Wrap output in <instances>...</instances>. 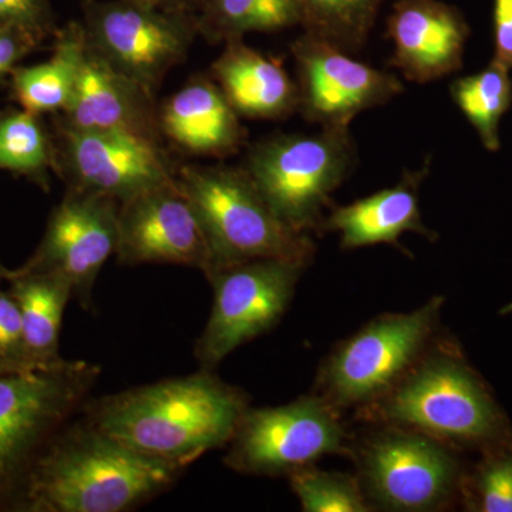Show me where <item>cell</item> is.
Listing matches in <instances>:
<instances>
[{
    "label": "cell",
    "mask_w": 512,
    "mask_h": 512,
    "mask_svg": "<svg viewBox=\"0 0 512 512\" xmlns=\"http://www.w3.org/2000/svg\"><path fill=\"white\" fill-rule=\"evenodd\" d=\"M249 407V396L202 370L84 403L83 420L131 450L187 468L225 448Z\"/></svg>",
    "instance_id": "1"
},
{
    "label": "cell",
    "mask_w": 512,
    "mask_h": 512,
    "mask_svg": "<svg viewBox=\"0 0 512 512\" xmlns=\"http://www.w3.org/2000/svg\"><path fill=\"white\" fill-rule=\"evenodd\" d=\"M184 468L70 421L39 457L19 500L33 512H126L163 494Z\"/></svg>",
    "instance_id": "2"
},
{
    "label": "cell",
    "mask_w": 512,
    "mask_h": 512,
    "mask_svg": "<svg viewBox=\"0 0 512 512\" xmlns=\"http://www.w3.org/2000/svg\"><path fill=\"white\" fill-rule=\"evenodd\" d=\"M207 238L211 266L254 259H288L311 264V235L286 225L242 167L185 165L175 175Z\"/></svg>",
    "instance_id": "3"
},
{
    "label": "cell",
    "mask_w": 512,
    "mask_h": 512,
    "mask_svg": "<svg viewBox=\"0 0 512 512\" xmlns=\"http://www.w3.org/2000/svg\"><path fill=\"white\" fill-rule=\"evenodd\" d=\"M84 360L0 375V507H18L43 451L84 403L100 377Z\"/></svg>",
    "instance_id": "4"
},
{
    "label": "cell",
    "mask_w": 512,
    "mask_h": 512,
    "mask_svg": "<svg viewBox=\"0 0 512 512\" xmlns=\"http://www.w3.org/2000/svg\"><path fill=\"white\" fill-rule=\"evenodd\" d=\"M431 348L396 386L360 413L446 444L495 439L501 416L483 383L458 357Z\"/></svg>",
    "instance_id": "5"
},
{
    "label": "cell",
    "mask_w": 512,
    "mask_h": 512,
    "mask_svg": "<svg viewBox=\"0 0 512 512\" xmlns=\"http://www.w3.org/2000/svg\"><path fill=\"white\" fill-rule=\"evenodd\" d=\"M357 163L349 128L320 133L276 134L249 148L245 173L275 214L296 232L319 231L330 195L352 174Z\"/></svg>",
    "instance_id": "6"
},
{
    "label": "cell",
    "mask_w": 512,
    "mask_h": 512,
    "mask_svg": "<svg viewBox=\"0 0 512 512\" xmlns=\"http://www.w3.org/2000/svg\"><path fill=\"white\" fill-rule=\"evenodd\" d=\"M444 298L416 311L384 313L340 342L320 366L316 394L342 410H362L396 386L433 346Z\"/></svg>",
    "instance_id": "7"
},
{
    "label": "cell",
    "mask_w": 512,
    "mask_h": 512,
    "mask_svg": "<svg viewBox=\"0 0 512 512\" xmlns=\"http://www.w3.org/2000/svg\"><path fill=\"white\" fill-rule=\"evenodd\" d=\"M82 25L96 55L154 94L200 35L197 16L146 0H84Z\"/></svg>",
    "instance_id": "8"
},
{
    "label": "cell",
    "mask_w": 512,
    "mask_h": 512,
    "mask_svg": "<svg viewBox=\"0 0 512 512\" xmlns=\"http://www.w3.org/2000/svg\"><path fill=\"white\" fill-rule=\"evenodd\" d=\"M225 466L249 476H291L329 454H342L348 433L340 412L319 394L278 407H248L227 444Z\"/></svg>",
    "instance_id": "9"
},
{
    "label": "cell",
    "mask_w": 512,
    "mask_h": 512,
    "mask_svg": "<svg viewBox=\"0 0 512 512\" xmlns=\"http://www.w3.org/2000/svg\"><path fill=\"white\" fill-rule=\"evenodd\" d=\"M308 264L288 259H254L205 274L214 303L194 356L202 370L275 328L284 318Z\"/></svg>",
    "instance_id": "10"
},
{
    "label": "cell",
    "mask_w": 512,
    "mask_h": 512,
    "mask_svg": "<svg viewBox=\"0 0 512 512\" xmlns=\"http://www.w3.org/2000/svg\"><path fill=\"white\" fill-rule=\"evenodd\" d=\"M359 481L372 507L387 511H437L460 483L448 444L420 431L390 426L367 436L355 450Z\"/></svg>",
    "instance_id": "11"
},
{
    "label": "cell",
    "mask_w": 512,
    "mask_h": 512,
    "mask_svg": "<svg viewBox=\"0 0 512 512\" xmlns=\"http://www.w3.org/2000/svg\"><path fill=\"white\" fill-rule=\"evenodd\" d=\"M291 52L298 74L299 113L320 128H349L363 111L404 92L396 74L383 72L319 37L303 32Z\"/></svg>",
    "instance_id": "12"
},
{
    "label": "cell",
    "mask_w": 512,
    "mask_h": 512,
    "mask_svg": "<svg viewBox=\"0 0 512 512\" xmlns=\"http://www.w3.org/2000/svg\"><path fill=\"white\" fill-rule=\"evenodd\" d=\"M119 202L70 188L47 224L39 251L22 271L60 276L84 309L92 306L97 276L116 255Z\"/></svg>",
    "instance_id": "13"
},
{
    "label": "cell",
    "mask_w": 512,
    "mask_h": 512,
    "mask_svg": "<svg viewBox=\"0 0 512 512\" xmlns=\"http://www.w3.org/2000/svg\"><path fill=\"white\" fill-rule=\"evenodd\" d=\"M64 170L70 188L111 200L174 183L177 170L160 140L123 131H79L63 127Z\"/></svg>",
    "instance_id": "14"
},
{
    "label": "cell",
    "mask_w": 512,
    "mask_h": 512,
    "mask_svg": "<svg viewBox=\"0 0 512 512\" xmlns=\"http://www.w3.org/2000/svg\"><path fill=\"white\" fill-rule=\"evenodd\" d=\"M116 256L127 266L183 265L204 274L210 269L207 238L177 180L121 202Z\"/></svg>",
    "instance_id": "15"
},
{
    "label": "cell",
    "mask_w": 512,
    "mask_h": 512,
    "mask_svg": "<svg viewBox=\"0 0 512 512\" xmlns=\"http://www.w3.org/2000/svg\"><path fill=\"white\" fill-rule=\"evenodd\" d=\"M386 35L393 43L389 66L409 82L427 84L463 67L470 26L456 6L441 0H396Z\"/></svg>",
    "instance_id": "16"
},
{
    "label": "cell",
    "mask_w": 512,
    "mask_h": 512,
    "mask_svg": "<svg viewBox=\"0 0 512 512\" xmlns=\"http://www.w3.org/2000/svg\"><path fill=\"white\" fill-rule=\"evenodd\" d=\"M156 94L104 62L87 45L64 127L79 131H123L160 140Z\"/></svg>",
    "instance_id": "17"
},
{
    "label": "cell",
    "mask_w": 512,
    "mask_h": 512,
    "mask_svg": "<svg viewBox=\"0 0 512 512\" xmlns=\"http://www.w3.org/2000/svg\"><path fill=\"white\" fill-rule=\"evenodd\" d=\"M430 165L427 158L423 167L404 173L393 187L333 208L320 225V231L339 234L342 249L380 244L400 248L399 239L406 232L436 241V232L426 227L419 208V188L430 173Z\"/></svg>",
    "instance_id": "18"
},
{
    "label": "cell",
    "mask_w": 512,
    "mask_h": 512,
    "mask_svg": "<svg viewBox=\"0 0 512 512\" xmlns=\"http://www.w3.org/2000/svg\"><path fill=\"white\" fill-rule=\"evenodd\" d=\"M158 123L161 136L192 156H231L247 138L241 117L207 77L192 80L165 100L158 107Z\"/></svg>",
    "instance_id": "19"
},
{
    "label": "cell",
    "mask_w": 512,
    "mask_h": 512,
    "mask_svg": "<svg viewBox=\"0 0 512 512\" xmlns=\"http://www.w3.org/2000/svg\"><path fill=\"white\" fill-rule=\"evenodd\" d=\"M211 79L239 117L279 120L299 109L298 86L281 60L252 49L244 39L225 43L212 63Z\"/></svg>",
    "instance_id": "20"
},
{
    "label": "cell",
    "mask_w": 512,
    "mask_h": 512,
    "mask_svg": "<svg viewBox=\"0 0 512 512\" xmlns=\"http://www.w3.org/2000/svg\"><path fill=\"white\" fill-rule=\"evenodd\" d=\"M9 293L18 303L26 345L36 362L53 363L59 355L64 309L73 298L69 282L56 275L18 269L8 272Z\"/></svg>",
    "instance_id": "21"
},
{
    "label": "cell",
    "mask_w": 512,
    "mask_h": 512,
    "mask_svg": "<svg viewBox=\"0 0 512 512\" xmlns=\"http://www.w3.org/2000/svg\"><path fill=\"white\" fill-rule=\"evenodd\" d=\"M86 50L82 22H72L57 39L55 53L45 63L23 67L13 77V89L23 110L42 114L63 111L72 100Z\"/></svg>",
    "instance_id": "22"
},
{
    "label": "cell",
    "mask_w": 512,
    "mask_h": 512,
    "mask_svg": "<svg viewBox=\"0 0 512 512\" xmlns=\"http://www.w3.org/2000/svg\"><path fill=\"white\" fill-rule=\"evenodd\" d=\"M200 35L211 43L275 33L303 25L301 0H204L197 15Z\"/></svg>",
    "instance_id": "23"
},
{
    "label": "cell",
    "mask_w": 512,
    "mask_h": 512,
    "mask_svg": "<svg viewBox=\"0 0 512 512\" xmlns=\"http://www.w3.org/2000/svg\"><path fill=\"white\" fill-rule=\"evenodd\" d=\"M451 99L476 128L488 151L500 150V123L512 106L511 72L491 60L484 70L460 77L450 86Z\"/></svg>",
    "instance_id": "24"
},
{
    "label": "cell",
    "mask_w": 512,
    "mask_h": 512,
    "mask_svg": "<svg viewBox=\"0 0 512 512\" xmlns=\"http://www.w3.org/2000/svg\"><path fill=\"white\" fill-rule=\"evenodd\" d=\"M303 32L349 55L365 47L386 0H301Z\"/></svg>",
    "instance_id": "25"
},
{
    "label": "cell",
    "mask_w": 512,
    "mask_h": 512,
    "mask_svg": "<svg viewBox=\"0 0 512 512\" xmlns=\"http://www.w3.org/2000/svg\"><path fill=\"white\" fill-rule=\"evenodd\" d=\"M289 483L305 512H369L359 477L323 471L315 466L301 468L289 476Z\"/></svg>",
    "instance_id": "26"
},
{
    "label": "cell",
    "mask_w": 512,
    "mask_h": 512,
    "mask_svg": "<svg viewBox=\"0 0 512 512\" xmlns=\"http://www.w3.org/2000/svg\"><path fill=\"white\" fill-rule=\"evenodd\" d=\"M39 114L15 111L0 119V170L37 174L50 164V144Z\"/></svg>",
    "instance_id": "27"
},
{
    "label": "cell",
    "mask_w": 512,
    "mask_h": 512,
    "mask_svg": "<svg viewBox=\"0 0 512 512\" xmlns=\"http://www.w3.org/2000/svg\"><path fill=\"white\" fill-rule=\"evenodd\" d=\"M471 487L476 510L512 512V454L488 457L477 468Z\"/></svg>",
    "instance_id": "28"
},
{
    "label": "cell",
    "mask_w": 512,
    "mask_h": 512,
    "mask_svg": "<svg viewBox=\"0 0 512 512\" xmlns=\"http://www.w3.org/2000/svg\"><path fill=\"white\" fill-rule=\"evenodd\" d=\"M0 359L28 366H46L36 362L26 345L25 329L18 303L9 292L0 291Z\"/></svg>",
    "instance_id": "29"
},
{
    "label": "cell",
    "mask_w": 512,
    "mask_h": 512,
    "mask_svg": "<svg viewBox=\"0 0 512 512\" xmlns=\"http://www.w3.org/2000/svg\"><path fill=\"white\" fill-rule=\"evenodd\" d=\"M50 12L46 0H0V25L43 32L49 26Z\"/></svg>",
    "instance_id": "30"
},
{
    "label": "cell",
    "mask_w": 512,
    "mask_h": 512,
    "mask_svg": "<svg viewBox=\"0 0 512 512\" xmlns=\"http://www.w3.org/2000/svg\"><path fill=\"white\" fill-rule=\"evenodd\" d=\"M493 60L512 72V0H494Z\"/></svg>",
    "instance_id": "31"
},
{
    "label": "cell",
    "mask_w": 512,
    "mask_h": 512,
    "mask_svg": "<svg viewBox=\"0 0 512 512\" xmlns=\"http://www.w3.org/2000/svg\"><path fill=\"white\" fill-rule=\"evenodd\" d=\"M33 33L0 25V74L9 72L20 57L33 46Z\"/></svg>",
    "instance_id": "32"
},
{
    "label": "cell",
    "mask_w": 512,
    "mask_h": 512,
    "mask_svg": "<svg viewBox=\"0 0 512 512\" xmlns=\"http://www.w3.org/2000/svg\"><path fill=\"white\" fill-rule=\"evenodd\" d=\"M146 2L153 3L158 8L171 10V12L197 16L204 0H146Z\"/></svg>",
    "instance_id": "33"
},
{
    "label": "cell",
    "mask_w": 512,
    "mask_h": 512,
    "mask_svg": "<svg viewBox=\"0 0 512 512\" xmlns=\"http://www.w3.org/2000/svg\"><path fill=\"white\" fill-rule=\"evenodd\" d=\"M36 367L42 366H28L22 365V363L9 362V360L0 359V375H8V373L23 372V370L36 369Z\"/></svg>",
    "instance_id": "34"
},
{
    "label": "cell",
    "mask_w": 512,
    "mask_h": 512,
    "mask_svg": "<svg viewBox=\"0 0 512 512\" xmlns=\"http://www.w3.org/2000/svg\"><path fill=\"white\" fill-rule=\"evenodd\" d=\"M6 276H8V271H5V268L0 265V282H2L3 279H6Z\"/></svg>",
    "instance_id": "35"
},
{
    "label": "cell",
    "mask_w": 512,
    "mask_h": 512,
    "mask_svg": "<svg viewBox=\"0 0 512 512\" xmlns=\"http://www.w3.org/2000/svg\"><path fill=\"white\" fill-rule=\"evenodd\" d=\"M508 313H512V302L503 309V315H508Z\"/></svg>",
    "instance_id": "36"
}]
</instances>
